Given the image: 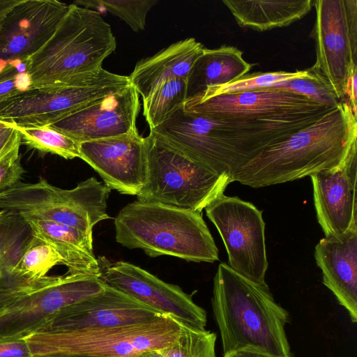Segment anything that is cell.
I'll return each mask as SVG.
<instances>
[{
  "label": "cell",
  "mask_w": 357,
  "mask_h": 357,
  "mask_svg": "<svg viewBox=\"0 0 357 357\" xmlns=\"http://www.w3.org/2000/svg\"><path fill=\"white\" fill-rule=\"evenodd\" d=\"M333 108L266 116H208L187 112L179 126L178 143L189 158L233 181L239 169L261 151L287 139Z\"/></svg>",
  "instance_id": "1"
},
{
  "label": "cell",
  "mask_w": 357,
  "mask_h": 357,
  "mask_svg": "<svg viewBox=\"0 0 357 357\" xmlns=\"http://www.w3.org/2000/svg\"><path fill=\"white\" fill-rule=\"evenodd\" d=\"M356 145L357 116L344 100L261 151L239 169L233 181L261 188L310 176L342 165L356 153Z\"/></svg>",
  "instance_id": "2"
},
{
  "label": "cell",
  "mask_w": 357,
  "mask_h": 357,
  "mask_svg": "<svg viewBox=\"0 0 357 357\" xmlns=\"http://www.w3.org/2000/svg\"><path fill=\"white\" fill-rule=\"evenodd\" d=\"M212 307L224 354L251 348L273 357H293L285 332L289 313L268 286L256 284L221 263L213 280Z\"/></svg>",
  "instance_id": "3"
},
{
  "label": "cell",
  "mask_w": 357,
  "mask_h": 357,
  "mask_svg": "<svg viewBox=\"0 0 357 357\" xmlns=\"http://www.w3.org/2000/svg\"><path fill=\"white\" fill-rule=\"evenodd\" d=\"M114 228L117 243L151 257L168 255L210 263L219 259L202 213L137 200L118 213Z\"/></svg>",
  "instance_id": "4"
},
{
  "label": "cell",
  "mask_w": 357,
  "mask_h": 357,
  "mask_svg": "<svg viewBox=\"0 0 357 357\" xmlns=\"http://www.w3.org/2000/svg\"><path fill=\"white\" fill-rule=\"evenodd\" d=\"M116 47L111 26L98 11L70 4L52 37L26 63L31 88L63 85L98 70Z\"/></svg>",
  "instance_id": "5"
},
{
  "label": "cell",
  "mask_w": 357,
  "mask_h": 357,
  "mask_svg": "<svg viewBox=\"0 0 357 357\" xmlns=\"http://www.w3.org/2000/svg\"><path fill=\"white\" fill-rule=\"evenodd\" d=\"M181 321L165 315L126 326L71 331L38 330L25 337L33 357L49 355L136 357L173 344Z\"/></svg>",
  "instance_id": "6"
},
{
  "label": "cell",
  "mask_w": 357,
  "mask_h": 357,
  "mask_svg": "<svg viewBox=\"0 0 357 357\" xmlns=\"http://www.w3.org/2000/svg\"><path fill=\"white\" fill-rule=\"evenodd\" d=\"M146 176L137 200L202 213L224 195L233 182L227 174L210 170L158 139L145 137Z\"/></svg>",
  "instance_id": "7"
},
{
  "label": "cell",
  "mask_w": 357,
  "mask_h": 357,
  "mask_svg": "<svg viewBox=\"0 0 357 357\" xmlns=\"http://www.w3.org/2000/svg\"><path fill=\"white\" fill-rule=\"evenodd\" d=\"M111 190L91 177L70 190L40 178L36 183L19 181L0 192V208L19 215L52 221L77 228L93 236V228L110 216L107 201Z\"/></svg>",
  "instance_id": "8"
},
{
  "label": "cell",
  "mask_w": 357,
  "mask_h": 357,
  "mask_svg": "<svg viewBox=\"0 0 357 357\" xmlns=\"http://www.w3.org/2000/svg\"><path fill=\"white\" fill-rule=\"evenodd\" d=\"M130 85L128 76L103 68L59 86L31 88L0 104V120L21 126H49Z\"/></svg>",
  "instance_id": "9"
},
{
  "label": "cell",
  "mask_w": 357,
  "mask_h": 357,
  "mask_svg": "<svg viewBox=\"0 0 357 357\" xmlns=\"http://www.w3.org/2000/svg\"><path fill=\"white\" fill-rule=\"evenodd\" d=\"M105 286L97 275L45 277L0 310V340L24 338L68 307L99 294Z\"/></svg>",
  "instance_id": "10"
},
{
  "label": "cell",
  "mask_w": 357,
  "mask_h": 357,
  "mask_svg": "<svg viewBox=\"0 0 357 357\" xmlns=\"http://www.w3.org/2000/svg\"><path fill=\"white\" fill-rule=\"evenodd\" d=\"M313 5L316 61L309 69L324 79L342 102L347 79L357 67V1L316 0Z\"/></svg>",
  "instance_id": "11"
},
{
  "label": "cell",
  "mask_w": 357,
  "mask_h": 357,
  "mask_svg": "<svg viewBox=\"0 0 357 357\" xmlns=\"http://www.w3.org/2000/svg\"><path fill=\"white\" fill-rule=\"evenodd\" d=\"M205 211L225 244L229 267L256 284L268 286L265 282L268 260L262 211L250 202L225 195Z\"/></svg>",
  "instance_id": "12"
},
{
  "label": "cell",
  "mask_w": 357,
  "mask_h": 357,
  "mask_svg": "<svg viewBox=\"0 0 357 357\" xmlns=\"http://www.w3.org/2000/svg\"><path fill=\"white\" fill-rule=\"evenodd\" d=\"M100 279L137 301L192 327L206 329V312L177 285L167 283L132 264L99 257Z\"/></svg>",
  "instance_id": "13"
},
{
  "label": "cell",
  "mask_w": 357,
  "mask_h": 357,
  "mask_svg": "<svg viewBox=\"0 0 357 357\" xmlns=\"http://www.w3.org/2000/svg\"><path fill=\"white\" fill-rule=\"evenodd\" d=\"M70 4L56 0H22L0 26V70L26 66L52 37Z\"/></svg>",
  "instance_id": "14"
},
{
  "label": "cell",
  "mask_w": 357,
  "mask_h": 357,
  "mask_svg": "<svg viewBox=\"0 0 357 357\" xmlns=\"http://www.w3.org/2000/svg\"><path fill=\"white\" fill-rule=\"evenodd\" d=\"M80 159L111 190L137 196L146 181L145 137L139 132L80 144Z\"/></svg>",
  "instance_id": "15"
},
{
  "label": "cell",
  "mask_w": 357,
  "mask_h": 357,
  "mask_svg": "<svg viewBox=\"0 0 357 357\" xmlns=\"http://www.w3.org/2000/svg\"><path fill=\"white\" fill-rule=\"evenodd\" d=\"M139 95L131 84L51 124L81 143L138 133Z\"/></svg>",
  "instance_id": "16"
},
{
  "label": "cell",
  "mask_w": 357,
  "mask_h": 357,
  "mask_svg": "<svg viewBox=\"0 0 357 357\" xmlns=\"http://www.w3.org/2000/svg\"><path fill=\"white\" fill-rule=\"evenodd\" d=\"M162 316L165 315L105 284L101 292L68 307L38 330L118 327L148 322Z\"/></svg>",
  "instance_id": "17"
},
{
  "label": "cell",
  "mask_w": 357,
  "mask_h": 357,
  "mask_svg": "<svg viewBox=\"0 0 357 357\" xmlns=\"http://www.w3.org/2000/svg\"><path fill=\"white\" fill-rule=\"evenodd\" d=\"M317 218L325 236L357 227V156L342 165L310 176Z\"/></svg>",
  "instance_id": "18"
},
{
  "label": "cell",
  "mask_w": 357,
  "mask_h": 357,
  "mask_svg": "<svg viewBox=\"0 0 357 357\" xmlns=\"http://www.w3.org/2000/svg\"><path fill=\"white\" fill-rule=\"evenodd\" d=\"M324 107L300 95L264 89L207 98L193 96L185 100L183 108L208 116H266Z\"/></svg>",
  "instance_id": "19"
},
{
  "label": "cell",
  "mask_w": 357,
  "mask_h": 357,
  "mask_svg": "<svg viewBox=\"0 0 357 357\" xmlns=\"http://www.w3.org/2000/svg\"><path fill=\"white\" fill-rule=\"evenodd\" d=\"M314 257L323 283L357 321V227L324 236L315 246Z\"/></svg>",
  "instance_id": "20"
},
{
  "label": "cell",
  "mask_w": 357,
  "mask_h": 357,
  "mask_svg": "<svg viewBox=\"0 0 357 357\" xmlns=\"http://www.w3.org/2000/svg\"><path fill=\"white\" fill-rule=\"evenodd\" d=\"M204 48L194 38L172 43L154 55L139 61L128 76L130 84L144 100L167 81L187 79Z\"/></svg>",
  "instance_id": "21"
},
{
  "label": "cell",
  "mask_w": 357,
  "mask_h": 357,
  "mask_svg": "<svg viewBox=\"0 0 357 357\" xmlns=\"http://www.w3.org/2000/svg\"><path fill=\"white\" fill-rule=\"evenodd\" d=\"M31 234L50 245L68 268V274L100 276V266L93 254V236L58 222L37 219L24 220Z\"/></svg>",
  "instance_id": "22"
},
{
  "label": "cell",
  "mask_w": 357,
  "mask_h": 357,
  "mask_svg": "<svg viewBox=\"0 0 357 357\" xmlns=\"http://www.w3.org/2000/svg\"><path fill=\"white\" fill-rule=\"evenodd\" d=\"M252 65L243 58V52L234 46L204 48L187 78V99L206 87L236 81L248 74Z\"/></svg>",
  "instance_id": "23"
},
{
  "label": "cell",
  "mask_w": 357,
  "mask_h": 357,
  "mask_svg": "<svg viewBox=\"0 0 357 357\" xmlns=\"http://www.w3.org/2000/svg\"><path fill=\"white\" fill-rule=\"evenodd\" d=\"M241 27L264 31L301 20L312 9L313 1L223 0Z\"/></svg>",
  "instance_id": "24"
},
{
  "label": "cell",
  "mask_w": 357,
  "mask_h": 357,
  "mask_svg": "<svg viewBox=\"0 0 357 357\" xmlns=\"http://www.w3.org/2000/svg\"><path fill=\"white\" fill-rule=\"evenodd\" d=\"M62 264V259L48 243L31 236L10 274L13 287L37 282L47 276L54 266Z\"/></svg>",
  "instance_id": "25"
},
{
  "label": "cell",
  "mask_w": 357,
  "mask_h": 357,
  "mask_svg": "<svg viewBox=\"0 0 357 357\" xmlns=\"http://www.w3.org/2000/svg\"><path fill=\"white\" fill-rule=\"evenodd\" d=\"M31 236L29 227L22 218L1 211L0 289L16 288L11 284V271Z\"/></svg>",
  "instance_id": "26"
},
{
  "label": "cell",
  "mask_w": 357,
  "mask_h": 357,
  "mask_svg": "<svg viewBox=\"0 0 357 357\" xmlns=\"http://www.w3.org/2000/svg\"><path fill=\"white\" fill-rule=\"evenodd\" d=\"M187 79L167 81L143 100V115L153 130L183 107L187 100Z\"/></svg>",
  "instance_id": "27"
},
{
  "label": "cell",
  "mask_w": 357,
  "mask_h": 357,
  "mask_svg": "<svg viewBox=\"0 0 357 357\" xmlns=\"http://www.w3.org/2000/svg\"><path fill=\"white\" fill-rule=\"evenodd\" d=\"M15 128L29 149L52 153L66 160L81 158L80 143L50 126H21Z\"/></svg>",
  "instance_id": "28"
},
{
  "label": "cell",
  "mask_w": 357,
  "mask_h": 357,
  "mask_svg": "<svg viewBox=\"0 0 357 357\" xmlns=\"http://www.w3.org/2000/svg\"><path fill=\"white\" fill-rule=\"evenodd\" d=\"M217 335L206 329H199L181 322L177 340L160 349L165 357H216Z\"/></svg>",
  "instance_id": "29"
},
{
  "label": "cell",
  "mask_w": 357,
  "mask_h": 357,
  "mask_svg": "<svg viewBox=\"0 0 357 357\" xmlns=\"http://www.w3.org/2000/svg\"><path fill=\"white\" fill-rule=\"evenodd\" d=\"M309 73L310 70L307 69L295 72H258L246 74L238 79L228 84L208 86L204 91L194 96L199 98H207L215 96L265 89L278 82L304 77Z\"/></svg>",
  "instance_id": "30"
},
{
  "label": "cell",
  "mask_w": 357,
  "mask_h": 357,
  "mask_svg": "<svg viewBox=\"0 0 357 357\" xmlns=\"http://www.w3.org/2000/svg\"><path fill=\"white\" fill-rule=\"evenodd\" d=\"M309 70L307 75L278 82L265 89L300 95L328 107H334L341 102L329 84L319 75Z\"/></svg>",
  "instance_id": "31"
},
{
  "label": "cell",
  "mask_w": 357,
  "mask_h": 357,
  "mask_svg": "<svg viewBox=\"0 0 357 357\" xmlns=\"http://www.w3.org/2000/svg\"><path fill=\"white\" fill-rule=\"evenodd\" d=\"M158 1L156 0H84L73 3L86 8H104L123 20L134 31L145 28L146 15Z\"/></svg>",
  "instance_id": "32"
},
{
  "label": "cell",
  "mask_w": 357,
  "mask_h": 357,
  "mask_svg": "<svg viewBox=\"0 0 357 357\" xmlns=\"http://www.w3.org/2000/svg\"><path fill=\"white\" fill-rule=\"evenodd\" d=\"M31 88L26 66H7L0 70V104Z\"/></svg>",
  "instance_id": "33"
},
{
  "label": "cell",
  "mask_w": 357,
  "mask_h": 357,
  "mask_svg": "<svg viewBox=\"0 0 357 357\" xmlns=\"http://www.w3.org/2000/svg\"><path fill=\"white\" fill-rule=\"evenodd\" d=\"M20 147L15 148L0 161V192L20 181L24 173Z\"/></svg>",
  "instance_id": "34"
},
{
  "label": "cell",
  "mask_w": 357,
  "mask_h": 357,
  "mask_svg": "<svg viewBox=\"0 0 357 357\" xmlns=\"http://www.w3.org/2000/svg\"><path fill=\"white\" fill-rule=\"evenodd\" d=\"M21 144V136L15 123L10 120H0V161Z\"/></svg>",
  "instance_id": "35"
},
{
  "label": "cell",
  "mask_w": 357,
  "mask_h": 357,
  "mask_svg": "<svg viewBox=\"0 0 357 357\" xmlns=\"http://www.w3.org/2000/svg\"><path fill=\"white\" fill-rule=\"evenodd\" d=\"M0 357H33L25 338L0 340Z\"/></svg>",
  "instance_id": "36"
},
{
  "label": "cell",
  "mask_w": 357,
  "mask_h": 357,
  "mask_svg": "<svg viewBox=\"0 0 357 357\" xmlns=\"http://www.w3.org/2000/svg\"><path fill=\"white\" fill-rule=\"evenodd\" d=\"M357 67L350 73L344 90V98L349 103L353 113L357 116Z\"/></svg>",
  "instance_id": "37"
},
{
  "label": "cell",
  "mask_w": 357,
  "mask_h": 357,
  "mask_svg": "<svg viewBox=\"0 0 357 357\" xmlns=\"http://www.w3.org/2000/svg\"><path fill=\"white\" fill-rule=\"evenodd\" d=\"M36 282L16 288L0 289V310L28 292Z\"/></svg>",
  "instance_id": "38"
},
{
  "label": "cell",
  "mask_w": 357,
  "mask_h": 357,
  "mask_svg": "<svg viewBox=\"0 0 357 357\" xmlns=\"http://www.w3.org/2000/svg\"><path fill=\"white\" fill-rule=\"evenodd\" d=\"M223 357H273L259 351L244 348L225 354Z\"/></svg>",
  "instance_id": "39"
},
{
  "label": "cell",
  "mask_w": 357,
  "mask_h": 357,
  "mask_svg": "<svg viewBox=\"0 0 357 357\" xmlns=\"http://www.w3.org/2000/svg\"><path fill=\"white\" fill-rule=\"evenodd\" d=\"M22 0H2L0 1V26L11 10L21 3Z\"/></svg>",
  "instance_id": "40"
},
{
  "label": "cell",
  "mask_w": 357,
  "mask_h": 357,
  "mask_svg": "<svg viewBox=\"0 0 357 357\" xmlns=\"http://www.w3.org/2000/svg\"><path fill=\"white\" fill-rule=\"evenodd\" d=\"M136 357H165L160 350H150L141 353Z\"/></svg>",
  "instance_id": "41"
},
{
  "label": "cell",
  "mask_w": 357,
  "mask_h": 357,
  "mask_svg": "<svg viewBox=\"0 0 357 357\" xmlns=\"http://www.w3.org/2000/svg\"><path fill=\"white\" fill-rule=\"evenodd\" d=\"M38 357H102V356H68V355H49Z\"/></svg>",
  "instance_id": "42"
},
{
  "label": "cell",
  "mask_w": 357,
  "mask_h": 357,
  "mask_svg": "<svg viewBox=\"0 0 357 357\" xmlns=\"http://www.w3.org/2000/svg\"><path fill=\"white\" fill-rule=\"evenodd\" d=\"M0 214H1V211H0Z\"/></svg>",
  "instance_id": "43"
}]
</instances>
